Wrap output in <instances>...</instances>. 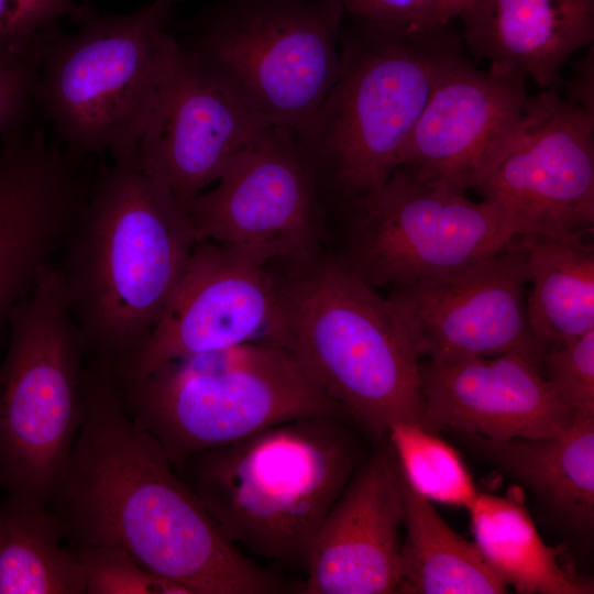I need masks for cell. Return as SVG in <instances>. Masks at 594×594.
Wrapping results in <instances>:
<instances>
[{"instance_id":"cell-1","label":"cell","mask_w":594,"mask_h":594,"mask_svg":"<svg viewBox=\"0 0 594 594\" xmlns=\"http://www.w3.org/2000/svg\"><path fill=\"white\" fill-rule=\"evenodd\" d=\"M81 404V424L48 503L72 548H122L189 594L286 590L222 534L158 441L133 420L111 359L88 355Z\"/></svg>"},{"instance_id":"cell-2","label":"cell","mask_w":594,"mask_h":594,"mask_svg":"<svg viewBox=\"0 0 594 594\" xmlns=\"http://www.w3.org/2000/svg\"><path fill=\"white\" fill-rule=\"evenodd\" d=\"M195 243L186 210L134 162L95 173L55 261L87 355L117 362L143 344Z\"/></svg>"},{"instance_id":"cell-3","label":"cell","mask_w":594,"mask_h":594,"mask_svg":"<svg viewBox=\"0 0 594 594\" xmlns=\"http://www.w3.org/2000/svg\"><path fill=\"white\" fill-rule=\"evenodd\" d=\"M350 422L285 421L198 453L177 472L234 544L305 565L319 526L361 464Z\"/></svg>"},{"instance_id":"cell-4","label":"cell","mask_w":594,"mask_h":594,"mask_svg":"<svg viewBox=\"0 0 594 594\" xmlns=\"http://www.w3.org/2000/svg\"><path fill=\"white\" fill-rule=\"evenodd\" d=\"M450 25L403 30L344 15L339 76L298 135L319 184L343 202L384 184L397 167L437 79L461 52Z\"/></svg>"},{"instance_id":"cell-5","label":"cell","mask_w":594,"mask_h":594,"mask_svg":"<svg viewBox=\"0 0 594 594\" xmlns=\"http://www.w3.org/2000/svg\"><path fill=\"white\" fill-rule=\"evenodd\" d=\"M284 294V346L351 422L377 442L420 424V359L387 298L339 260L304 263Z\"/></svg>"},{"instance_id":"cell-6","label":"cell","mask_w":594,"mask_h":594,"mask_svg":"<svg viewBox=\"0 0 594 594\" xmlns=\"http://www.w3.org/2000/svg\"><path fill=\"white\" fill-rule=\"evenodd\" d=\"M118 383L128 413L176 471L198 453L285 421L350 420L289 349L266 340L176 359Z\"/></svg>"},{"instance_id":"cell-7","label":"cell","mask_w":594,"mask_h":594,"mask_svg":"<svg viewBox=\"0 0 594 594\" xmlns=\"http://www.w3.org/2000/svg\"><path fill=\"white\" fill-rule=\"evenodd\" d=\"M183 0L92 16L76 34H42L36 105L72 153L133 162L156 97L168 25Z\"/></svg>"},{"instance_id":"cell-8","label":"cell","mask_w":594,"mask_h":594,"mask_svg":"<svg viewBox=\"0 0 594 594\" xmlns=\"http://www.w3.org/2000/svg\"><path fill=\"white\" fill-rule=\"evenodd\" d=\"M339 0H212L178 45L244 103L297 134L341 69Z\"/></svg>"},{"instance_id":"cell-9","label":"cell","mask_w":594,"mask_h":594,"mask_svg":"<svg viewBox=\"0 0 594 594\" xmlns=\"http://www.w3.org/2000/svg\"><path fill=\"white\" fill-rule=\"evenodd\" d=\"M0 361V484L50 503L81 424L87 355L55 263L10 314Z\"/></svg>"},{"instance_id":"cell-10","label":"cell","mask_w":594,"mask_h":594,"mask_svg":"<svg viewBox=\"0 0 594 594\" xmlns=\"http://www.w3.org/2000/svg\"><path fill=\"white\" fill-rule=\"evenodd\" d=\"M344 206L345 243L339 261L376 289L453 271L499 253L519 238L492 205L405 167Z\"/></svg>"},{"instance_id":"cell-11","label":"cell","mask_w":594,"mask_h":594,"mask_svg":"<svg viewBox=\"0 0 594 594\" xmlns=\"http://www.w3.org/2000/svg\"><path fill=\"white\" fill-rule=\"evenodd\" d=\"M472 189L519 237L585 239L594 227V113L553 89L529 95Z\"/></svg>"},{"instance_id":"cell-12","label":"cell","mask_w":594,"mask_h":594,"mask_svg":"<svg viewBox=\"0 0 594 594\" xmlns=\"http://www.w3.org/2000/svg\"><path fill=\"white\" fill-rule=\"evenodd\" d=\"M186 212L196 242L224 244L266 264H304L321 230L320 184L297 133L272 125Z\"/></svg>"},{"instance_id":"cell-13","label":"cell","mask_w":594,"mask_h":594,"mask_svg":"<svg viewBox=\"0 0 594 594\" xmlns=\"http://www.w3.org/2000/svg\"><path fill=\"white\" fill-rule=\"evenodd\" d=\"M231 246L196 242L158 321L143 344L113 362L119 382L185 356L266 340L283 345L284 280Z\"/></svg>"},{"instance_id":"cell-14","label":"cell","mask_w":594,"mask_h":594,"mask_svg":"<svg viewBox=\"0 0 594 594\" xmlns=\"http://www.w3.org/2000/svg\"><path fill=\"white\" fill-rule=\"evenodd\" d=\"M272 125L168 33L156 97L133 162L186 210Z\"/></svg>"},{"instance_id":"cell-15","label":"cell","mask_w":594,"mask_h":594,"mask_svg":"<svg viewBox=\"0 0 594 594\" xmlns=\"http://www.w3.org/2000/svg\"><path fill=\"white\" fill-rule=\"evenodd\" d=\"M528 284L519 237L499 253L393 288L387 299L420 360L519 352L541 365L544 351L527 318Z\"/></svg>"},{"instance_id":"cell-16","label":"cell","mask_w":594,"mask_h":594,"mask_svg":"<svg viewBox=\"0 0 594 594\" xmlns=\"http://www.w3.org/2000/svg\"><path fill=\"white\" fill-rule=\"evenodd\" d=\"M0 345L10 314L58 255L88 194L86 158L38 127L0 135Z\"/></svg>"},{"instance_id":"cell-17","label":"cell","mask_w":594,"mask_h":594,"mask_svg":"<svg viewBox=\"0 0 594 594\" xmlns=\"http://www.w3.org/2000/svg\"><path fill=\"white\" fill-rule=\"evenodd\" d=\"M527 81L481 69L457 53L437 79L397 167L455 190L472 189L519 124Z\"/></svg>"},{"instance_id":"cell-18","label":"cell","mask_w":594,"mask_h":594,"mask_svg":"<svg viewBox=\"0 0 594 594\" xmlns=\"http://www.w3.org/2000/svg\"><path fill=\"white\" fill-rule=\"evenodd\" d=\"M404 502L386 441L354 471L319 526L304 594L399 593Z\"/></svg>"},{"instance_id":"cell-19","label":"cell","mask_w":594,"mask_h":594,"mask_svg":"<svg viewBox=\"0 0 594 594\" xmlns=\"http://www.w3.org/2000/svg\"><path fill=\"white\" fill-rule=\"evenodd\" d=\"M420 425L487 438H539L574 422L543 376L541 365L519 352L496 356L420 361Z\"/></svg>"},{"instance_id":"cell-20","label":"cell","mask_w":594,"mask_h":594,"mask_svg":"<svg viewBox=\"0 0 594 594\" xmlns=\"http://www.w3.org/2000/svg\"><path fill=\"white\" fill-rule=\"evenodd\" d=\"M459 19L464 43L490 70L548 89L594 40V0H475Z\"/></svg>"},{"instance_id":"cell-21","label":"cell","mask_w":594,"mask_h":594,"mask_svg":"<svg viewBox=\"0 0 594 594\" xmlns=\"http://www.w3.org/2000/svg\"><path fill=\"white\" fill-rule=\"evenodd\" d=\"M476 457L525 484L565 527L588 530L594 519V417L539 438L497 440L458 430Z\"/></svg>"},{"instance_id":"cell-22","label":"cell","mask_w":594,"mask_h":594,"mask_svg":"<svg viewBox=\"0 0 594 594\" xmlns=\"http://www.w3.org/2000/svg\"><path fill=\"white\" fill-rule=\"evenodd\" d=\"M468 510L473 542L507 586L524 594L593 592L592 583L564 562V547L547 544L516 499L479 493Z\"/></svg>"},{"instance_id":"cell-23","label":"cell","mask_w":594,"mask_h":594,"mask_svg":"<svg viewBox=\"0 0 594 594\" xmlns=\"http://www.w3.org/2000/svg\"><path fill=\"white\" fill-rule=\"evenodd\" d=\"M529 328L544 353L594 330V248L578 238L520 237Z\"/></svg>"},{"instance_id":"cell-24","label":"cell","mask_w":594,"mask_h":594,"mask_svg":"<svg viewBox=\"0 0 594 594\" xmlns=\"http://www.w3.org/2000/svg\"><path fill=\"white\" fill-rule=\"evenodd\" d=\"M47 502L9 492L0 501V594H81L77 551Z\"/></svg>"},{"instance_id":"cell-25","label":"cell","mask_w":594,"mask_h":594,"mask_svg":"<svg viewBox=\"0 0 594 594\" xmlns=\"http://www.w3.org/2000/svg\"><path fill=\"white\" fill-rule=\"evenodd\" d=\"M399 480L406 529L399 593H507L508 586L490 568L475 543L458 535L400 472Z\"/></svg>"},{"instance_id":"cell-26","label":"cell","mask_w":594,"mask_h":594,"mask_svg":"<svg viewBox=\"0 0 594 594\" xmlns=\"http://www.w3.org/2000/svg\"><path fill=\"white\" fill-rule=\"evenodd\" d=\"M408 485L430 503L469 508L479 492L460 453L437 432L396 422L385 440Z\"/></svg>"},{"instance_id":"cell-27","label":"cell","mask_w":594,"mask_h":594,"mask_svg":"<svg viewBox=\"0 0 594 594\" xmlns=\"http://www.w3.org/2000/svg\"><path fill=\"white\" fill-rule=\"evenodd\" d=\"M89 594H189L183 586L161 576L122 548L84 546L75 549Z\"/></svg>"},{"instance_id":"cell-28","label":"cell","mask_w":594,"mask_h":594,"mask_svg":"<svg viewBox=\"0 0 594 594\" xmlns=\"http://www.w3.org/2000/svg\"><path fill=\"white\" fill-rule=\"evenodd\" d=\"M41 51L42 35L31 43L0 38V135L30 124Z\"/></svg>"},{"instance_id":"cell-29","label":"cell","mask_w":594,"mask_h":594,"mask_svg":"<svg viewBox=\"0 0 594 594\" xmlns=\"http://www.w3.org/2000/svg\"><path fill=\"white\" fill-rule=\"evenodd\" d=\"M541 370L574 421L594 417V330L547 351Z\"/></svg>"},{"instance_id":"cell-30","label":"cell","mask_w":594,"mask_h":594,"mask_svg":"<svg viewBox=\"0 0 594 594\" xmlns=\"http://www.w3.org/2000/svg\"><path fill=\"white\" fill-rule=\"evenodd\" d=\"M94 15L74 0H0V38L31 43L62 16L86 22Z\"/></svg>"},{"instance_id":"cell-31","label":"cell","mask_w":594,"mask_h":594,"mask_svg":"<svg viewBox=\"0 0 594 594\" xmlns=\"http://www.w3.org/2000/svg\"><path fill=\"white\" fill-rule=\"evenodd\" d=\"M345 16L403 30H433L436 0H339ZM442 28V26H441Z\"/></svg>"},{"instance_id":"cell-32","label":"cell","mask_w":594,"mask_h":594,"mask_svg":"<svg viewBox=\"0 0 594 594\" xmlns=\"http://www.w3.org/2000/svg\"><path fill=\"white\" fill-rule=\"evenodd\" d=\"M593 50L578 63L569 84V100L594 113V64Z\"/></svg>"},{"instance_id":"cell-33","label":"cell","mask_w":594,"mask_h":594,"mask_svg":"<svg viewBox=\"0 0 594 594\" xmlns=\"http://www.w3.org/2000/svg\"><path fill=\"white\" fill-rule=\"evenodd\" d=\"M475 0H436V25L447 26L471 7Z\"/></svg>"}]
</instances>
